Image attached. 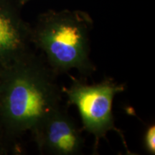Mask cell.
<instances>
[{"instance_id": "obj_3", "label": "cell", "mask_w": 155, "mask_h": 155, "mask_svg": "<svg viewBox=\"0 0 155 155\" xmlns=\"http://www.w3.org/2000/svg\"><path fill=\"white\" fill-rule=\"evenodd\" d=\"M62 91L70 105L75 106L78 110L85 130L94 137V148L109 131L119 132L115 127L113 101L116 95L124 91V85L111 78L95 84L73 78L71 85Z\"/></svg>"}, {"instance_id": "obj_7", "label": "cell", "mask_w": 155, "mask_h": 155, "mask_svg": "<svg viewBox=\"0 0 155 155\" xmlns=\"http://www.w3.org/2000/svg\"><path fill=\"white\" fill-rule=\"evenodd\" d=\"M15 143V141L7 138L0 130V155L8 154L12 147L14 146Z\"/></svg>"}, {"instance_id": "obj_6", "label": "cell", "mask_w": 155, "mask_h": 155, "mask_svg": "<svg viewBox=\"0 0 155 155\" xmlns=\"http://www.w3.org/2000/svg\"><path fill=\"white\" fill-rule=\"evenodd\" d=\"M143 144L144 150L150 154H155V126L150 125L147 127L144 134Z\"/></svg>"}, {"instance_id": "obj_1", "label": "cell", "mask_w": 155, "mask_h": 155, "mask_svg": "<svg viewBox=\"0 0 155 155\" xmlns=\"http://www.w3.org/2000/svg\"><path fill=\"white\" fill-rule=\"evenodd\" d=\"M58 75L33 53L0 74V130L15 141L61 107Z\"/></svg>"}, {"instance_id": "obj_4", "label": "cell", "mask_w": 155, "mask_h": 155, "mask_svg": "<svg viewBox=\"0 0 155 155\" xmlns=\"http://www.w3.org/2000/svg\"><path fill=\"white\" fill-rule=\"evenodd\" d=\"M31 134L41 154L78 155L84 147L81 130L62 106L46 116Z\"/></svg>"}, {"instance_id": "obj_2", "label": "cell", "mask_w": 155, "mask_h": 155, "mask_svg": "<svg viewBox=\"0 0 155 155\" xmlns=\"http://www.w3.org/2000/svg\"><path fill=\"white\" fill-rule=\"evenodd\" d=\"M91 19L78 11L48 12L32 29V45L57 75L75 70L90 76L96 66L90 58Z\"/></svg>"}, {"instance_id": "obj_8", "label": "cell", "mask_w": 155, "mask_h": 155, "mask_svg": "<svg viewBox=\"0 0 155 155\" xmlns=\"http://www.w3.org/2000/svg\"><path fill=\"white\" fill-rule=\"evenodd\" d=\"M28 1H29V0H19V2H20L21 4H24Z\"/></svg>"}, {"instance_id": "obj_5", "label": "cell", "mask_w": 155, "mask_h": 155, "mask_svg": "<svg viewBox=\"0 0 155 155\" xmlns=\"http://www.w3.org/2000/svg\"><path fill=\"white\" fill-rule=\"evenodd\" d=\"M32 45V29L0 0V74L33 53Z\"/></svg>"}]
</instances>
